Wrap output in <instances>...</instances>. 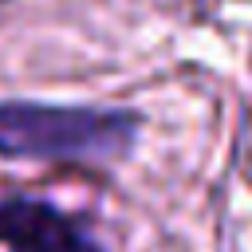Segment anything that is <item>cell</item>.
I'll list each match as a JSON object with an SVG mask.
<instances>
[{
  "instance_id": "obj_1",
  "label": "cell",
  "mask_w": 252,
  "mask_h": 252,
  "mask_svg": "<svg viewBox=\"0 0 252 252\" xmlns=\"http://www.w3.org/2000/svg\"><path fill=\"white\" fill-rule=\"evenodd\" d=\"M138 142V118L106 106L0 102V154L47 161H114Z\"/></svg>"
},
{
  "instance_id": "obj_2",
  "label": "cell",
  "mask_w": 252,
  "mask_h": 252,
  "mask_svg": "<svg viewBox=\"0 0 252 252\" xmlns=\"http://www.w3.org/2000/svg\"><path fill=\"white\" fill-rule=\"evenodd\" d=\"M0 248L4 252H106L91 228L51 201L8 197L0 201Z\"/></svg>"
}]
</instances>
